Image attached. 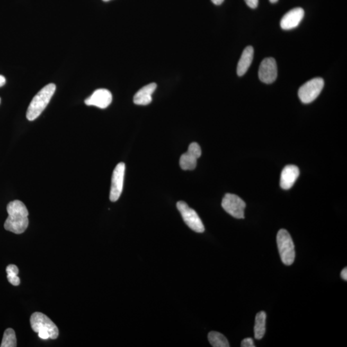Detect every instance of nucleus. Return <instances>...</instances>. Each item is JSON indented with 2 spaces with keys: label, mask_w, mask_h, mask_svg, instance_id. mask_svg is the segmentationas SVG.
I'll list each match as a JSON object with an SVG mask.
<instances>
[{
  "label": "nucleus",
  "mask_w": 347,
  "mask_h": 347,
  "mask_svg": "<svg viewBox=\"0 0 347 347\" xmlns=\"http://www.w3.org/2000/svg\"><path fill=\"white\" fill-rule=\"evenodd\" d=\"M6 211L8 216L4 222V229L16 234L24 233L29 223V214L26 205L21 200H13L8 204Z\"/></svg>",
  "instance_id": "nucleus-1"
},
{
  "label": "nucleus",
  "mask_w": 347,
  "mask_h": 347,
  "mask_svg": "<svg viewBox=\"0 0 347 347\" xmlns=\"http://www.w3.org/2000/svg\"><path fill=\"white\" fill-rule=\"evenodd\" d=\"M56 90V85L51 83V84L45 86L36 94V96L32 100L30 105L28 106V110H27L26 118L29 121L34 120L40 116V114L48 106L50 101L55 93Z\"/></svg>",
  "instance_id": "nucleus-2"
},
{
  "label": "nucleus",
  "mask_w": 347,
  "mask_h": 347,
  "mask_svg": "<svg viewBox=\"0 0 347 347\" xmlns=\"http://www.w3.org/2000/svg\"><path fill=\"white\" fill-rule=\"evenodd\" d=\"M30 325L32 330L38 333L40 338L44 340L58 338V326L48 316L42 313H33L30 318Z\"/></svg>",
  "instance_id": "nucleus-3"
},
{
  "label": "nucleus",
  "mask_w": 347,
  "mask_h": 347,
  "mask_svg": "<svg viewBox=\"0 0 347 347\" xmlns=\"http://www.w3.org/2000/svg\"><path fill=\"white\" fill-rule=\"evenodd\" d=\"M276 242L282 262L286 266L292 264L295 258L294 245L289 232L280 230L277 234Z\"/></svg>",
  "instance_id": "nucleus-4"
},
{
  "label": "nucleus",
  "mask_w": 347,
  "mask_h": 347,
  "mask_svg": "<svg viewBox=\"0 0 347 347\" xmlns=\"http://www.w3.org/2000/svg\"><path fill=\"white\" fill-rule=\"evenodd\" d=\"M177 208L184 220L192 230L197 233H202L204 232V226L202 220L194 210L189 207L188 205L184 202H177Z\"/></svg>",
  "instance_id": "nucleus-5"
},
{
  "label": "nucleus",
  "mask_w": 347,
  "mask_h": 347,
  "mask_svg": "<svg viewBox=\"0 0 347 347\" xmlns=\"http://www.w3.org/2000/svg\"><path fill=\"white\" fill-rule=\"evenodd\" d=\"M324 86L323 78H312L300 88L299 98L304 104L312 102L320 94Z\"/></svg>",
  "instance_id": "nucleus-6"
},
{
  "label": "nucleus",
  "mask_w": 347,
  "mask_h": 347,
  "mask_svg": "<svg viewBox=\"0 0 347 347\" xmlns=\"http://www.w3.org/2000/svg\"><path fill=\"white\" fill-rule=\"evenodd\" d=\"M222 207L228 214L236 218H244L246 204L238 196L226 194L222 200Z\"/></svg>",
  "instance_id": "nucleus-7"
},
{
  "label": "nucleus",
  "mask_w": 347,
  "mask_h": 347,
  "mask_svg": "<svg viewBox=\"0 0 347 347\" xmlns=\"http://www.w3.org/2000/svg\"><path fill=\"white\" fill-rule=\"evenodd\" d=\"M126 166L124 163H119L112 172L111 190L110 199L116 202L120 197L123 190L124 180Z\"/></svg>",
  "instance_id": "nucleus-8"
},
{
  "label": "nucleus",
  "mask_w": 347,
  "mask_h": 347,
  "mask_svg": "<svg viewBox=\"0 0 347 347\" xmlns=\"http://www.w3.org/2000/svg\"><path fill=\"white\" fill-rule=\"evenodd\" d=\"M202 156V148L199 144L193 142L189 146L188 150L182 155L180 160V165L182 170H195L197 166L198 159Z\"/></svg>",
  "instance_id": "nucleus-9"
},
{
  "label": "nucleus",
  "mask_w": 347,
  "mask_h": 347,
  "mask_svg": "<svg viewBox=\"0 0 347 347\" xmlns=\"http://www.w3.org/2000/svg\"><path fill=\"white\" fill-rule=\"evenodd\" d=\"M277 65L274 58H266L259 67L258 76L260 80L266 84H272L277 78Z\"/></svg>",
  "instance_id": "nucleus-10"
},
{
  "label": "nucleus",
  "mask_w": 347,
  "mask_h": 347,
  "mask_svg": "<svg viewBox=\"0 0 347 347\" xmlns=\"http://www.w3.org/2000/svg\"><path fill=\"white\" fill-rule=\"evenodd\" d=\"M112 99V94L109 90L98 89L86 99L84 102L87 106H94L100 109H105L111 104Z\"/></svg>",
  "instance_id": "nucleus-11"
},
{
  "label": "nucleus",
  "mask_w": 347,
  "mask_h": 347,
  "mask_svg": "<svg viewBox=\"0 0 347 347\" xmlns=\"http://www.w3.org/2000/svg\"><path fill=\"white\" fill-rule=\"evenodd\" d=\"M304 16V10L301 8H296L289 11L282 18L281 28L284 30H292L299 26Z\"/></svg>",
  "instance_id": "nucleus-12"
},
{
  "label": "nucleus",
  "mask_w": 347,
  "mask_h": 347,
  "mask_svg": "<svg viewBox=\"0 0 347 347\" xmlns=\"http://www.w3.org/2000/svg\"><path fill=\"white\" fill-rule=\"evenodd\" d=\"M300 175L298 166L290 165L285 166L282 171L280 186L284 190H288L294 186Z\"/></svg>",
  "instance_id": "nucleus-13"
},
{
  "label": "nucleus",
  "mask_w": 347,
  "mask_h": 347,
  "mask_svg": "<svg viewBox=\"0 0 347 347\" xmlns=\"http://www.w3.org/2000/svg\"><path fill=\"white\" fill-rule=\"evenodd\" d=\"M156 83H150L139 90L134 96L135 104L146 106L152 102V94L156 90Z\"/></svg>",
  "instance_id": "nucleus-14"
},
{
  "label": "nucleus",
  "mask_w": 347,
  "mask_h": 347,
  "mask_svg": "<svg viewBox=\"0 0 347 347\" xmlns=\"http://www.w3.org/2000/svg\"><path fill=\"white\" fill-rule=\"evenodd\" d=\"M254 54V50L251 46H248L244 50L236 68V73L238 76H243L246 73L253 62Z\"/></svg>",
  "instance_id": "nucleus-15"
},
{
  "label": "nucleus",
  "mask_w": 347,
  "mask_h": 347,
  "mask_svg": "<svg viewBox=\"0 0 347 347\" xmlns=\"http://www.w3.org/2000/svg\"><path fill=\"white\" fill-rule=\"evenodd\" d=\"M266 322V314L264 312H260L256 314L254 326V334L256 339L261 340L264 336Z\"/></svg>",
  "instance_id": "nucleus-16"
},
{
  "label": "nucleus",
  "mask_w": 347,
  "mask_h": 347,
  "mask_svg": "<svg viewBox=\"0 0 347 347\" xmlns=\"http://www.w3.org/2000/svg\"><path fill=\"white\" fill-rule=\"evenodd\" d=\"M210 344L214 347H229L230 344L226 338L222 333L212 331L208 336Z\"/></svg>",
  "instance_id": "nucleus-17"
},
{
  "label": "nucleus",
  "mask_w": 347,
  "mask_h": 347,
  "mask_svg": "<svg viewBox=\"0 0 347 347\" xmlns=\"http://www.w3.org/2000/svg\"><path fill=\"white\" fill-rule=\"evenodd\" d=\"M17 346L16 333L12 328H8L4 331L1 347H16Z\"/></svg>",
  "instance_id": "nucleus-18"
},
{
  "label": "nucleus",
  "mask_w": 347,
  "mask_h": 347,
  "mask_svg": "<svg viewBox=\"0 0 347 347\" xmlns=\"http://www.w3.org/2000/svg\"><path fill=\"white\" fill-rule=\"evenodd\" d=\"M6 274H8V279L11 284L18 286L20 284V279L18 276L19 274V269L14 264L8 265L6 268Z\"/></svg>",
  "instance_id": "nucleus-19"
},
{
  "label": "nucleus",
  "mask_w": 347,
  "mask_h": 347,
  "mask_svg": "<svg viewBox=\"0 0 347 347\" xmlns=\"http://www.w3.org/2000/svg\"><path fill=\"white\" fill-rule=\"evenodd\" d=\"M241 346L242 347H254V340L251 338H247L242 340L241 342Z\"/></svg>",
  "instance_id": "nucleus-20"
},
{
  "label": "nucleus",
  "mask_w": 347,
  "mask_h": 347,
  "mask_svg": "<svg viewBox=\"0 0 347 347\" xmlns=\"http://www.w3.org/2000/svg\"><path fill=\"white\" fill-rule=\"evenodd\" d=\"M246 4L252 8H258V0H244Z\"/></svg>",
  "instance_id": "nucleus-21"
},
{
  "label": "nucleus",
  "mask_w": 347,
  "mask_h": 347,
  "mask_svg": "<svg viewBox=\"0 0 347 347\" xmlns=\"http://www.w3.org/2000/svg\"><path fill=\"white\" fill-rule=\"evenodd\" d=\"M342 278L344 279V280H347V268H344L341 272Z\"/></svg>",
  "instance_id": "nucleus-22"
},
{
  "label": "nucleus",
  "mask_w": 347,
  "mask_h": 347,
  "mask_svg": "<svg viewBox=\"0 0 347 347\" xmlns=\"http://www.w3.org/2000/svg\"><path fill=\"white\" fill-rule=\"evenodd\" d=\"M6 83V80L3 76H0V87L4 86Z\"/></svg>",
  "instance_id": "nucleus-23"
},
{
  "label": "nucleus",
  "mask_w": 347,
  "mask_h": 347,
  "mask_svg": "<svg viewBox=\"0 0 347 347\" xmlns=\"http://www.w3.org/2000/svg\"><path fill=\"white\" fill-rule=\"evenodd\" d=\"M212 2L214 4H217V6H220V4L223 3L224 0H212Z\"/></svg>",
  "instance_id": "nucleus-24"
},
{
  "label": "nucleus",
  "mask_w": 347,
  "mask_h": 347,
  "mask_svg": "<svg viewBox=\"0 0 347 347\" xmlns=\"http://www.w3.org/2000/svg\"><path fill=\"white\" fill-rule=\"evenodd\" d=\"M278 0H270V2H271L272 4H274L276 3V2H278Z\"/></svg>",
  "instance_id": "nucleus-25"
},
{
  "label": "nucleus",
  "mask_w": 347,
  "mask_h": 347,
  "mask_svg": "<svg viewBox=\"0 0 347 347\" xmlns=\"http://www.w3.org/2000/svg\"><path fill=\"white\" fill-rule=\"evenodd\" d=\"M104 2H109L110 0H102Z\"/></svg>",
  "instance_id": "nucleus-26"
},
{
  "label": "nucleus",
  "mask_w": 347,
  "mask_h": 347,
  "mask_svg": "<svg viewBox=\"0 0 347 347\" xmlns=\"http://www.w3.org/2000/svg\"><path fill=\"white\" fill-rule=\"evenodd\" d=\"M0 103H1V98H0Z\"/></svg>",
  "instance_id": "nucleus-27"
}]
</instances>
